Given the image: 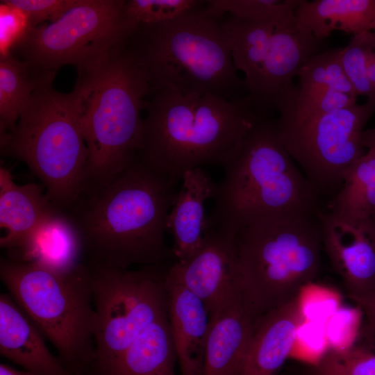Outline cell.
Returning a JSON list of instances; mask_svg holds the SVG:
<instances>
[{"mask_svg":"<svg viewBox=\"0 0 375 375\" xmlns=\"http://www.w3.org/2000/svg\"><path fill=\"white\" fill-rule=\"evenodd\" d=\"M178 183L137 159L110 181L85 187L65 212L80 235L83 262L128 269L175 259L165 233Z\"/></svg>","mask_w":375,"mask_h":375,"instance_id":"6da1fadb","label":"cell"},{"mask_svg":"<svg viewBox=\"0 0 375 375\" xmlns=\"http://www.w3.org/2000/svg\"><path fill=\"white\" fill-rule=\"evenodd\" d=\"M144 105L143 136L138 160L181 181L188 171L224 167L262 118L251 97L228 100L210 94L153 92Z\"/></svg>","mask_w":375,"mask_h":375,"instance_id":"7a4b0ae2","label":"cell"},{"mask_svg":"<svg viewBox=\"0 0 375 375\" xmlns=\"http://www.w3.org/2000/svg\"><path fill=\"white\" fill-rule=\"evenodd\" d=\"M126 43L151 94H210L233 101L248 95L221 22L207 15L203 6L160 23L140 25Z\"/></svg>","mask_w":375,"mask_h":375,"instance_id":"3957f363","label":"cell"},{"mask_svg":"<svg viewBox=\"0 0 375 375\" xmlns=\"http://www.w3.org/2000/svg\"><path fill=\"white\" fill-rule=\"evenodd\" d=\"M76 84L82 96L88 150L85 186L97 185L137 160L144 129L141 112L151 90L126 42L78 72Z\"/></svg>","mask_w":375,"mask_h":375,"instance_id":"277c9868","label":"cell"},{"mask_svg":"<svg viewBox=\"0 0 375 375\" xmlns=\"http://www.w3.org/2000/svg\"><path fill=\"white\" fill-rule=\"evenodd\" d=\"M319 215L270 213L237 226L242 301L256 319L292 301L316 279L323 248Z\"/></svg>","mask_w":375,"mask_h":375,"instance_id":"5b68a950","label":"cell"},{"mask_svg":"<svg viewBox=\"0 0 375 375\" xmlns=\"http://www.w3.org/2000/svg\"><path fill=\"white\" fill-rule=\"evenodd\" d=\"M54 76L35 89L0 147L4 155L24 162L51 202L66 212L85 185L88 150L80 88L76 84L70 92H59L52 86Z\"/></svg>","mask_w":375,"mask_h":375,"instance_id":"8992f818","label":"cell"},{"mask_svg":"<svg viewBox=\"0 0 375 375\" xmlns=\"http://www.w3.org/2000/svg\"><path fill=\"white\" fill-rule=\"evenodd\" d=\"M0 279L16 303L74 375H93L97 314L90 267L60 272L0 259Z\"/></svg>","mask_w":375,"mask_h":375,"instance_id":"52a82bcc","label":"cell"},{"mask_svg":"<svg viewBox=\"0 0 375 375\" xmlns=\"http://www.w3.org/2000/svg\"><path fill=\"white\" fill-rule=\"evenodd\" d=\"M223 167L210 225L236 228L258 215L318 211L319 192L281 142L276 119L260 118Z\"/></svg>","mask_w":375,"mask_h":375,"instance_id":"ba28073f","label":"cell"},{"mask_svg":"<svg viewBox=\"0 0 375 375\" xmlns=\"http://www.w3.org/2000/svg\"><path fill=\"white\" fill-rule=\"evenodd\" d=\"M168 266L137 270L90 266L97 314L93 375H108L142 333L167 314Z\"/></svg>","mask_w":375,"mask_h":375,"instance_id":"9c48e42d","label":"cell"},{"mask_svg":"<svg viewBox=\"0 0 375 375\" xmlns=\"http://www.w3.org/2000/svg\"><path fill=\"white\" fill-rule=\"evenodd\" d=\"M125 3L78 0L56 21L33 28L12 53L39 74H56L67 65L82 71L137 31L125 15Z\"/></svg>","mask_w":375,"mask_h":375,"instance_id":"30bf717a","label":"cell"},{"mask_svg":"<svg viewBox=\"0 0 375 375\" xmlns=\"http://www.w3.org/2000/svg\"><path fill=\"white\" fill-rule=\"evenodd\" d=\"M375 113V100L367 99L338 111L299 117L278 113L279 138L317 190L340 187L347 169L365 153L364 127Z\"/></svg>","mask_w":375,"mask_h":375,"instance_id":"8fae6325","label":"cell"},{"mask_svg":"<svg viewBox=\"0 0 375 375\" xmlns=\"http://www.w3.org/2000/svg\"><path fill=\"white\" fill-rule=\"evenodd\" d=\"M236 228L209 225L201 249L191 258L167 267V274L205 304L210 316L242 300L235 246Z\"/></svg>","mask_w":375,"mask_h":375,"instance_id":"7c38bea8","label":"cell"},{"mask_svg":"<svg viewBox=\"0 0 375 375\" xmlns=\"http://www.w3.org/2000/svg\"><path fill=\"white\" fill-rule=\"evenodd\" d=\"M322 40L297 21L295 12L276 24L257 78L248 92L261 117H267L294 85L305 64L319 52Z\"/></svg>","mask_w":375,"mask_h":375,"instance_id":"4fadbf2b","label":"cell"},{"mask_svg":"<svg viewBox=\"0 0 375 375\" xmlns=\"http://www.w3.org/2000/svg\"><path fill=\"white\" fill-rule=\"evenodd\" d=\"M323 248L349 296L375 290L374 219L351 221L331 212L319 215Z\"/></svg>","mask_w":375,"mask_h":375,"instance_id":"5bb4252c","label":"cell"},{"mask_svg":"<svg viewBox=\"0 0 375 375\" xmlns=\"http://www.w3.org/2000/svg\"><path fill=\"white\" fill-rule=\"evenodd\" d=\"M167 315L181 375H203L210 317L203 302L167 274Z\"/></svg>","mask_w":375,"mask_h":375,"instance_id":"9a60e30c","label":"cell"},{"mask_svg":"<svg viewBox=\"0 0 375 375\" xmlns=\"http://www.w3.org/2000/svg\"><path fill=\"white\" fill-rule=\"evenodd\" d=\"M181 181L167 219L176 261L188 260L202 247L208 229L205 202L214 198L217 190V183L203 167L186 172Z\"/></svg>","mask_w":375,"mask_h":375,"instance_id":"2e32d148","label":"cell"},{"mask_svg":"<svg viewBox=\"0 0 375 375\" xmlns=\"http://www.w3.org/2000/svg\"><path fill=\"white\" fill-rule=\"evenodd\" d=\"M0 353L32 375H74L8 293L0 294Z\"/></svg>","mask_w":375,"mask_h":375,"instance_id":"e0dca14e","label":"cell"},{"mask_svg":"<svg viewBox=\"0 0 375 375\" xmlns=\"http://www.w3.org/2000/svg\"><path fill=\"white\" fill-rule=\"evenodd\" d=\"M303 321L297 297L257 317L240 375H276L290 356Z\"/></svg>","mask_w":375,"mask_h":375,"instance_id":"ac0fdd59","label":"cell"},{"mask_svg":"<svg viewBox=\"0 0 375 375\" xmlns=\"http://www.w3.org/2000/svg\"><path fill=\"white\" fill-rule=\"evenodd\" d=\"M58 210L42 184H17L8 169L0 167V246L7 255L19 248L34 230Z\"/></svg>","mask_w":375,"mask_h":375,"instance_id":"d6986e66","label":"cell"},{"mask_svg":"<svg viewBox=\"0 0 375 375\" xmlns=\"http://www.w3.org/2000/svg\"><path fill=\"white\" fill-rule=\"evenodd\" d=\"M210 317L203 375H240L256 318L242 300L224 306Z\"/></svg>","mask_w":375,"mask_h":375,"instance_id":"ffe728a7","label":"cell"},{"mask_svg":"<svg viewBox=\"0 0 375 375\" xmlns=\"http://www.w3.org/2000/svg\"><path fill=\"white\" fill-rule=\"evenodd\" d=\"M6 258L60 272L71 270L83 262L78 232L69 215L60 210L43 220L23 244Z\"/></svg>","mask_w":375,"mask_h":375,"instance_id":"44dd1931","label":"cell"},{"mask_svg":"<svg viewBox=\"0 0 375 375\" xmlns=\"http://www.w3.org/2000/svg\"><path fill=\"white\" fill-rule=\"evenodd\" d=\"M295 15L320 40L335 31L353 35L375 32V0H303Z\"/></svg>","mask_w":375,"mask_h":375,"instance_id":"7402d4cb","label":"cell"},{"mask_svg":"<svg viewBox=\"0 0 375 375\" xmlns=\"http://www.w3.org/2000/svg\"><path fill=\"white\" fill-rule=\"evenodd\" d=\"M176 360L166 314L142 333L108 375H175Z\"/></svg>","mask_w":375,"mask_h":375,"instance_id":"603a6c76","label":"cell"},{"mask_svg":"<svg viewBox=\"0 0 375 375\" xmlns=\"http://www.w3.org/2000/svg\"><path fill=\"white\" fill-rule=\"evenodd\" d=\"M285 16L251 20L231 15L221 22L229 41L235 67L244 74L247 93L257 78L276 24Z\"/></svg>","mask_w":375,"mask_h":375,"instance_id":"cb8c5ba5","label":"cell"},{"mask_svg":"<svg viewBox=\"0 0 375 375\" xmlns=\"http://www.w3.org/2000/svg\"><path fill=\"white\" fill-rule=\"evenodd\" d=\"M329 212L351 221L375 217V149H369L345 172Z\"/></svg>","mask_w":375,"mask_h":375,"instance_id":"d4e9b609","label":"cell"},{"mask_svg":"<svg viewBox=\"0 0 375 375\" xmlns=\"http://www.w3.org/2000/svg\"><path fill=\"white\" fill-rule=\"evenodd\" d=\"M54 73L39 74L10 54L0 59V142L15 128L35 89Z\"/></svg>","mask_w":375,"mask_h":375,"instance_id":"484cf974","label":"cell"},{"mask_svg":"<svg viewBox=\"0 0 375 375\" xmlns=\"http://www.w3.org/2000/svg\"><path fill=\"white\" fill-rule=\"evenodd\" d=\"M340 49H328L313 56L298 74V90L303 92L333 90L357 97L344 70Z\"/></svg>","mask_w":375,"mask_h":375,"instance_id":"4316f807","label":"cell"},{"mask_svg":"<svg viewBox=\"0 0 375 375\" xmlns=\"http://www.w3.org/2000/svg\"><path fill=\"white\" fill-rule=\"evenodd\" d=\"M301 375H375V344L329 350L317 364L305 367Z\"/></svg>","mask_w":375,"mask_h":375,"instance_id":"83f0119b","label":"cell"},{"mask_svg":"<svg viewBox=\"0 0 375 375\" xmlns=\"http://www.w3.org/2000/svg\"><path fill=\"white\" fill-rule=\"evenodd\" d=\"M303 0H209L203 10L209 16L220 19L225 14L251 20L279 18L294 12Z\"/></svg>","mask_w":375,"mask_h":375,"instance_id":"f1b7e54d","label":"cell"},{"mask_svg":"<svg viewBox=\"0 0 375 375\" xmlns=\"http://www.w3.org/2000/svg\"><path fill=\"white\" fill-rule=\"evenodd\" d=\"M375 32L353 35L348 44L340 49L341 61L345 74L356 94L372 99V91L367 75V64Z\"/></svg>","mask_w":375,"mask_h":375,"instance_id":"f546056e","label":"cell"},{"mask_svg":"<svg viewBox=\"0 0 375 375\" xmlns=\"http://www.w3.org/2000/svg\"><path fill=\"white\" fill-rule=\"evenodd\" d=\"M204 3L197 0H129L126 1L124 13L129 22L139 27L174 19Z\"/></svg>","mask_w":375,"mask_h":375,"instance_id":"4dcf8cb0","label":"cell"},{"mask_svg":"<svg viewBox=\"0 0 375 375\" xmlns=\"http://www.w3.org/2000/svg\"><path fill=\"white\" fill-rule=\"evenodd\" d=\"M297 300L304 320L324 324L342 306L339 292L315 281L301 289Z\"/></svg>","mask_w":375,"mask_h":375,"instance_id":"1f68e13d","label":"cell"},{"mask_svg":"<svg viewBox=\"0 0 375 375\" xmlns=\"http://www.w3.org/2000/svg\"><path fill=\"white\" fill-rule=\"evenodd\" d=\"M363 316L357 305L340 307L326 323L329 350L344 351L354 346L361 332Z\"/></svg>","mask_w":375,"mask_h":375,"instance_id":"d6a6232c","label":"cell"},{"mask_svg":"<svg viewBox=\"0 0 375 375\" xmlns=\"http://www.w3.org/2000/svg\"><path fill=\"white\" fill-rule=\"evenodd\" d=\"M328 351L326 324L304 320L297 329L290 356L313 365Z\"/></svg>","mask_w":375,"mask_h":375,"instance_id":"836d02e7","label":"cell"},{"mask_svg":"<svg viewBox=\"0 0 375 375\" xmlns=\"http://www.w3.org/2000/svg\"><path fill=\"white\" fill-rule=\"evenodd\" d=\"M33 29L27 15L8 3H0V58L13 53Z\"/></svg>","mask_w":375,"mask_h":375,"instance_id":"e575fe53","label":"cell"},{"mask_svg":"<svg viewBox=\"0 0 375 375\" xmlns=\"http://www.w3.org/2000/svg\"><path fill=\"white\" fill-rule=\"evenodd\" d=\"M24 12L33 28L49 22H53L74 6L78 0H6Z\"/></svg>","mask_w":375,"mask_h":375,"instance_id":"d590c367","label":"cell"},{"mask_svg":"<svg viewBox=\"0 0 375 375\" xmlns=\"http://www.w3.org/2000/svg\"><path fill=\"white\" fill-rule=\"evenodd\" d=\"M362 310L367 324L364 333L367 338L375 337V290L362 295L349 296Z\"/></svg>","mask_w":375,"mask_h":375,"instance_id":"8d00e7d4","label":"cell"},{"mask_svg":"<svg viewBox=\"0 0 375 375\" xmlns=\"http://www.w3.org/2000/svg\"><path fill=\"white\" fill-rule=\"evenodd\" d=\"M367 75L372 91V99L375 100V37L368 55Z\"/></svg>","mask_w":375,"mask_h":375,"instance_id":"74e56055","label":"cell"},{"mask_svg":"<svg viewBox=\"0 0 375 375\" xmlns=\"http://www.w3.org/2000/svg\"><path fill=\"white\" fill-rule=\"evenodd\" d=\"M362 143L364 148L367 149H375V127L363 131Z\"/></svg>","mask_w":375,"mask_h":375,"instance_id":"f35d334b","label":"cell"},{"mask_svg":"<svg viewBox=\"0 0 375 375\" xmlns=\"http://www.w3.org/2000/svg\"><path fill=\"white\" fill-rule=\"evenodd\" d=\"M0 375H32L26 371H19L15 368L4 364H0Z\"/></svg>","mask_w":375,"mask_h":375,"instance_id":"ab89813d","label":"cell"},{"mask_svg":"<svg viewBox=\"0 0 375 375\" xmlns=\"http://www.w3.org/2000/svg\"><path fill=\"white\" fill-rule=\"evenodd\" d=\"M374 224H375V217L374 218Z\"/></svg>","mask_w":375,"mask_h":375,"instance_id":"60d3db41","label":"cell"}]
</instances>
